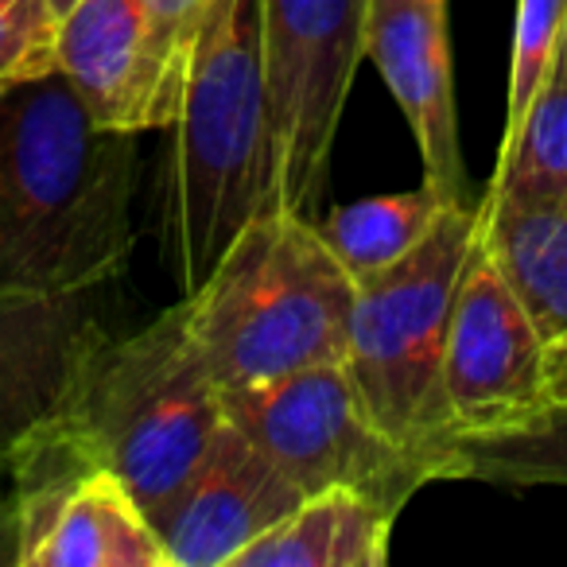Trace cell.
I'll use <instances>...</instances> for the list:
<instances>
[{"label":"cell","instance_id":"8fae6325","mask_svg":"<svg viewBox=\"0 0 567 567\" xmlns=\"http://www.w3.org/2000/svg\"><path fill=\"white\" fill-rule=\"evenodd\" d=\"M365 59L378 66L416 136L424 183L455 203H466L447 0H370L365 4Z\"/></svg>","mask_w":567,"mask_h":567},{"label":"cell","instance_id":"52a82bcc","mask_svg":"<svg viewBox=\"0 0 567 567\" xmlns=\"http://www.w3.org/2000/svg\"><path fill=\"white\" fill-rule=\"evenodd\" d=\"M370 0H260L276 206L316 218L350 82L365 59Z\"/></svg>","mask_w":567,"mask_h":567},{"label":"cell","instance_id":"ac0fdd59","mask_svg":"<svg viewBox=\"0 0 567 567\" xmlns=\"http://www.w3.org/2000/svg\"><path fill=\"white\" fill-rule=\"evenodd\" d=\"M489 195L509 203H551L567 206V63L533 97L520 128L502 141Z\"/></svg>","mask_w":567,"mask_h":567},{"label":"cell","instance_id":"6da1fadb","mask_svg":"<svg viewBox=\"0 0 567 567\" xmlns=\"http://www.w3.org/2000/svg\"><path fill=\"white\" fill-rule=\"evenodd\" d=\"M136 141L59 71L0 94V292H94L128 265Z\"/></svg>","mask_w":567,"mask_h":567},{"label":"cell","instance_id":"603a6c76","mask_svg":"<svg viewBox=\"0 0 567 567\" xmlns=\"http://www.w3.org/2000/svg\"><path fill=\"white\" fill-rule=\"evenodd\" d=\"M51 4H55V12H59V17H63V12H66V9H71L74 0H51Z\"/></svg>","mask_w":567,"mask_h":567},{"label":"cell","instance_id":"ba28073f","mask_svg":"<svg viewBox=\"0 0 567 567\" xmlns=\"http://www.w3.org/2000/svg\"><path fill=\"white\" fill-rule=\"evenodd\" d=\"M17 567H167L133 489L43 420L9 451Z\"/></svg>","mask_w":567,"mask_h":567},{"label":"cell","instance_id":"4fadbf2b","mask_svg":"<svg viewBox=\"0 0 567 567\" xmlns=\"http://www.w3.org/2000/svg\"><path fill=\"white\" fill-rule=\"evenodd\" d=\"M102 334L90 292H0V458L55 416Z\"/></svg>","mask_w":567,"mask_h":567},{"label":"cell","instance_id":"ffe728a7","mask_svg":"<svg viewBox=\"0 0 567 567\" xmlns=\"http://www.w3.org/2000/svg\"><path fill=\"white\" fill-rule=\"evenodd\" d=\"M55 40L51 0H0V94L55 71Z\"/></svg>","mask_w":567,"mask_h":567},{"label":"cell","instance_id":"cb8c5ba5","mask_svg":"<svg viewBox=\"0 0 567 567\" xmlns=\"http://www.w3.org/2000/svg\"><path fill=\"white\" fill-rule=\"evenodd\" d=\"M559 59L567 63V28H564V51H559Z\"/></svg>","mask_w":567,"mask_h":567},{"label":"cell","instance_id":"5b68a950","mask_svg":"<svg viewBox=\"0 0 567 567\" xmlns=\"http://www.w3.org/2000/svg\"><path fill=\"white\" fill-rule=\"evenodd\" d=\"M478 241V206L455 203L396 265L354 284L347 354L370 416L447 478L451 412L443 396V350L458 276Z\"/></svg>","mask_w":567,"mask_h":567},{"label":"cell","instance_id":"5bb4252c","mask_svg":"<svg viewBox=\"0 0 567 567\" xmlns=\"http://www.w3.org/2000/svg\"><path fill=\"white\" fill-rule=\"evenodd\" d=\"M396 509L347 486L303 494L234 567H385Z\"/></svg>","mask_w":567,"mask_h":567},{"label":"cell","instance_id":"9c48e42d","mask_svg":"<svg viewBox=\"0 0 567 567\" xmlns=\"http://www.w3.org/2000/svg\"><path fill=\"white\" fill-rule=\"evenodd\" d=\"M544 350L548 342L525 303L474 241L443 350V396L455 435L494 432L548 409Z\"/></svg>","mask_w":567,"mask_h":567},{"label":"cell","instance_id":"e0dca14e","mask_svg":"<svg viewBox=\"0 0 567 567\" xmlns=\"http://www.w3.org/2000/svg\"><path fill=\"white\" fill-rule=\"evenodd\" d=\"M447 478L497 486H567V401L494 432L451 435Z\"/></svg>","mask_w":567,"mask_h":567},{"label":"cell","instance_id":"7402d4cb","mask_svg":"<svg viewBox=\"0 0 567 567\" xmlns=\"http://www.w3.org/2000/svg\"><path fill=\"white\" fill-rule=\"evenodd\" d=\"M544 389H548V404L567 401V331L556 334L544 350Z\"/></svg>","mask_w":567,"mask_h":567},{"label":"cell","instance_id":"9a60e30c","mask_svg":"<svg viewBox=\"0 0 567 567\" xmlns=\"http://www.w3.org/2000/svg\"><path fill=\"white\" fill-rule=\"evenodd\" d=\"M478 245L533 316L544 342L567 331V206L509 203L486 190Z\"/></svg>","mask_w":567,"mask_h":567},{"label":"cell","instance_id":"2e32d148","mask_svg":"<svg viewBox=\"0 0 567 567\" xmlns=\"http://www.w3.org/2000/svg\"><path fill=\"white\" fill-rule=\"evenodd\" d=\"M451 206H455V198L424 183V187L404 190V195L347 203L327 218H316V229L327 241V249L339 257V265L350 272V280L358 284L381 268L396 265L409 249H416Z\"/></svg>","mask_w":567,"mask_h":567},{"label":"cell","instance_id":"277c9868","mask_svg":"<svg viewBox=\"0 0 567 567\" xmlns=\"http://www.w3.org/2000/svg\"><path fill=\"white\" fill-rule=\"evenodd\" d=\"M221 385L190 342L183 303L125 339H102L48 424L156 513L218 435Z\"/></svg>","mask_w":567,"mask_h":567},{"label":"cell","instance_id":"7c38bea8","mask_svg":"<svg viewBox=\"0 0 567 567\" xmlns=\"http://www.w3.org/2000/svg\"><path fill=\"white\" fill-rule=\"evenodd\" d=\"M55 71L102 128L141 136L167 128L179 113L141 0H74L59 17Z\"/></svg>","mask_w":567,"mask_h":567},{"label":"cell","instance_id":"8992f818","mask_svg":"<svg viewBox=\"0 0 567 567\" xmlns=\"http://www.w3.org/2000/svg\"><path fill=\"white\" fill-rule=\"evenodd\" d=\"M221 412L303 494L347 486L401 513L416 489L440 482L420 451L370 416L342 362L221 389Z\"/></svg>","mask_w":567,"mask_h":567},{"label":"cell","instance_id":"3957f363","mask_svg":"<svg viewBox=\"0 0 567 567\" xmlns=\"http://www.w3.org/2000/svg\"><path fill=\"white\" fill-rule=\"evenodd\" d=\"M190 342L221 389L342 362L354 280L316 218L265 210L183 296Z\"/></svg>","mask_w":567,"mask_h":567},{"label":"cell","instance_id":"30bf717a","mask_svg":"<svg viewBox=\"0 0 567 567\" xmlns=\"http://www.w3.org/2000/svg\"><path fill=\"white\" fill-rule=\"evenodd\" d=\"M300 502L303 489L241 427L221 420L187 482L148 520L164 544L167 567H234L252 540Z\"/></svg>","mask_w":567,"mask_h":567},{"label":"cell","instance_id":"44dd1931","mask_svg":"<svg viewBox=\"0 0 567 567\" xmlns=\"http://www.w3.org/2000/svg\"><path fill=\"white\" fill-rule=\"evenodd\" d=\"M210 4L214 0H141L152 48H156L159 63H164L167 79H172L179 97H183V82H187L190 55H195L198 28H203Z\"/></svg>","mask_w":567,"mask_h":567},{"label":"cell","instance_id":"7a4b0ae2","mask_svg":"<svg viewBox=\"0 0 567 567\" xmlns=\"http://www.w3.org/2000/svg\"><path fill=\"white\" fill-rule=\"evenodd\" d=\"M164 133H172V152L159 175V241L183 296H190L257 214L280 210L260 0L210 4L179 113Z\"/></svg>","mask_w":567,"mask_h":567},{"label":"cell","instance_id":"d6986e66","mask_svg":"<svg viewBox=\"0 0 567 567\" xmlns=\"http://www.w3.org/2000/svg\"><path fill=\"white\" fill-rule=\"evenodd\" d=\"M567 0H517V24H513V55H509V90H505V128L509 141L525 121L533 97L556 71L564 51Z\"/></svg>","mask_w":567,"mask_h":567}]
</instances>
